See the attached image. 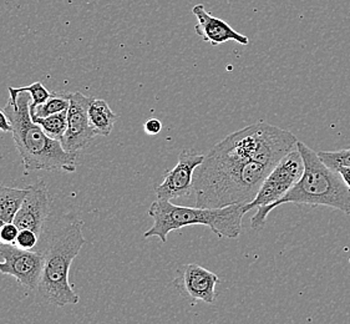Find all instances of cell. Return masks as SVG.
Returning <instances> with one entry per match:
<instances>
[{
	"instance_id": "13",
	"label": "cell",
	"mask_w": 350,
	"mask_h": 324,
	"mask_svg": "<svg viewBox=\"0 0 350 324\" xmlns=\"http://www.w3.org/2000/svg\"><path fill=\"white\" fill-rule=\"evenodd\" d=\"M89 121L96 136H110L118 115L112 111L105 100L94 99L89 106Z\"/></svg>"
},
{
	"instance_id": "10",
	"label": "cell",
	"mask_w": 350,
	"mask_h": 324,
	"mask_svg": "<svg viewBox=\"0 0 350 324\" xmlns=\"http://www.w3.org/2000/svg\"><path fill=\"white\" fill-rule=\"evenodd\" d=\"M27 190V196L15 215L14 224L19 230H31L42 237L51 211L49 189L46 183L40 180L28 186Z\"/></svg>"
},
{
	"instance_id": "15",
	"label": "cell",
	"mask_w": 350,
	"mask_h": 324,
	"mask_svg": "<svg viewBox=\"0 0 350 324\" xmlns=\"http://www.w3.org/2000/svg\"><path fill=\"white\" fill-rule=\"evenodd\" d=\"M69 92L65 94H56L53 92L50 95L49 99L46 100L44 104L38 106L33 111H30L31 119H40V118H48L51 115L62 113L69 109Z\"/></svg>"
},
{
	"instance_id": "9",
	"label": "cell",
	"mask_w": 350,
	"mask_h": 324,
	"mask_svg": "<svg viewBox=\"0 0 350 324\" xmlns=\"http://www.w3.org/2000/svg\"><path fill=\"white\" fill-rule=\"evenodd\" d=\"M69 101L68 129L62 145L66 152L79 154L96 137L88 115L92 98H88L81 92H69Z\"/></svg>"
},
{
	"instance_id": "12",
	"label": "cell",
	"mask_w": 350,
	"mask_h": 324,
	"mask_svg": "<svg viewBox=\"0 0 350 324\" xmlns=\"http://www.w3.org/2000/svg\"><path fill=\"white\" fill-rule=\"evenodd\" d=\"M192 14L197 19L195 27L197 36L212 46H217L227 42H236L241 45L250 44V39L247 36L239 34L222 19L211 15L203 4H197L192 8Z\"/></svg>"
},
{
	"instance_id": "14",
	"label": "cell",
	"mask_w": 350,
	"mask_h": 324,
	"mask_svg": "<svg viewBox=\"0 0 350 324\" xmlns=\"http://www.w3.org/2000/svg\"><path fill=\"white\" fill-rule=\"evenodd\" d=\"M25 189H13L0 185V227L14 222L15 215L27 196Z\"/></svg>"
},
{
	"instance_id": "7",
	"label": "cell",
	"mask_w": 350,
	"mask_h": 324,
	"mask_svg": "<svg viewBox=\"0 0 350 324\" xmlns=\"http://www.w3.org/2000/svg\"><path fill=\"white\" fill-rule=\"evenodd\" d=\"M42 265L44 256L40 251H27L15 245L0 243V273L14 277L23 288L38 289Z\"/></svg>"
},
{
	"instance_id": "23",
	"label": "cell",
	"mask_w": 350,
	"mask_h": 324,
	"mask_svg": "<svg viewBox=\"0 0 350 324\" xmlns=\"http://www.w3.org/2000/svg\"><path fill=\"white\" fill-rule=\"evenodd\" d=\"M340 176L343 177L344 183H347L350 187V167H340L338 170Z\"/></svg>"
},
{
	"instance_id": "16",
	"label": "cell",
	"mask_w": 350,
	"mask_h": 324,
	"mask_svg": "<svg viewBox=\"0 0 350 324\" xmlns=\"http://www.w3.org/2000/svg\"><path fill=\"white\" fill-rule=\"evenodd\" d=\"M33 121L42 127L44 133L53 140L62 142L68 129V110Z\"/></svg>"
},
{
	"instance_id": "22",
	"label": "cell",
	"mask_w": 350,
	"mask_h": 324,
	"mask_svg": "<svg viewBox=\"0 0 350 324\" xmlns=\"http://www.w3.org/2000/svg\"><path fill=\"white\" fill-rule=\"evenodd\" d=\"M0 131L12 133V125H10L7 113H4V110H0Z\"/></svg>"
},
{
	"instance_id": "20",
	"label": "cell",
	"mask_w": 350,
	"mask_h": 324,
	"mask_svg": "<svg viewBox=\"0 0 350 324\" xmlns=\"http://www.w3.org/2000/svg\"><path fill=\"white\" fill-rule=\"evenodd\" d=\"M19 228L15 225L14 222L7 224V225L0 227V243L1 245H15L18 234H19Z\"/></svg>"
},
{
	"instance_id": "19",
	"label": "cell",
	"mask_w": 350,
	"mask_h": 324,
	"mask_svg": "<svg viewBox=\"0 0 350 324\" xmlns=\"http://www.w3.org/2000/svg\"><path fill=\"white\" fill-rule=\"evenodd\" d=\"M38 243H39V234H36L31 230H21L15 242V246L19 247L21 249L34 251Z\"/></svg>"
},
{
	"instance_id": "4",
	"label": "cell",
	"mask_w": 350,
	"mask_h": 324,
	"mask_svg": "<svg viewBox=\"0 0 350 324\" xmlns=\"http://www.w3.org/2000/svg\"><path fill=\"white\" fill-rule=\"evenodd\" d=\"M297 148L304 163L301 180L277 202L257 208L256 215L251 219L253 230L259 231L266 225L268 215L284 204H310L313 207L327 206L350 215V187L344 183L340 174L328 167L321 160L318 152L304 142H297Z\"/></svg>"
},
{
	"instance_id": "1",
	"label": "cell",
	"mask_w": 350,
	"mask_h": 324,
	"mask_svg": "<svg viewBox=\"0 0 350 324\" xmlns=\"http://www.w3.org/2000/svg\"><path fill=\"white\" fill-rule=\"evenodd\" d=\"M271 171L266 165L253 161L219 141L204 155L195 171L196 207L222 208L251 204Z\"/></svg>"
},
{
	"instance_id": "18",
	"label": "cell",
	"mask_w": 350,
	"mask_h": 324,
	"mask_svg": "<svg viewBox=\"0 0 350 324\" xmlns=\"http://www.w3.org/2000/svg\"><path fill=\"white\" fill-rule=\"evenodd\" d=\"M23 90L28 92L31 96V101H30V111H33L38 106L44 104L46 100L49 99L51 92L40 83L36 81L34 84L29 85V86H24L21 87Z\"/></svg>"
},
{
	"instance_id": "5",
	"label": "cell",
	"mask_w": 350,
	"mask_h": 324,
	"mask_svg": "<svg viewBox=\"0 0 350 324\" xmlns=\"http://www.w3.org/2000/svg\"><path fill=\"white\" fill-rule=\"evenodd\" d=\"M248 210L245 204H232L222 208H202L177 206L171 201L156 200L148 208V216L154 225L144 237H159L166 243L168 233L187 226L208 227L218 239H237L242 233V221Z\"/></svg>"
},
{
	"instance_id": "11",
	"label": "cell",
	"mask_w": 350,
	"mask_h": 324,
	"mask_svg": "<svg viewBox=\"0 0 350 324\" xmlns=\"http://www.w3.org/2000/svg\"><path fill=\"white\" fill-rule=\"evenodd\" d=\"M219 278L216 273L203 268L196 263L185 265L178 269L174 284L183 296L192 301H201L204 303L216 302V284Z\"/></svg>"
},
{
	"instance_id": "8",
	"label": "cell",
	"mask_w": 350,
	"mask_h": 324,
	"mask_svg": "<svg viewBox=\"0 0 350 324\" xmlns=\"http://www.w3.org/2000/svg\"><path fill=\"white\" fill-rule=\"evenodd\" d=\"M204 155L195 150H183L178 155L175 167L167 171L162 183L156 186L154 193L159 200L171 201L186 198L193 192V175L197 167L202 163Z\"/></svg>"
},
{
	"instance_id": "17",
	"label": "cell",
	"mask_w": 350,
	"mask_h": 324,
	"mask_svg": "<svg viewBox=\"0 0 350 324\" xmlns=\"http://www.w3.org/2000/svg\"><path fill=\"white\" fill-rule=\"evenodd\" d=\"M318 155L332 170L338 171L340 167H350V148L340 151H321Z\"/></svg>"
},
{
	"instance_id": "2",
	"label": "cell",
	"mask_w": 350,
	"mask_h": 324,
	"mask_svg": "<svg viewBox=\"0 0 350 324\" xmlns=\"http://www.w3.org/2000/svg\"><path fill=\"white\" fill-rule=\"evenodd\" d=\"M8 90L9 100L3 110L12 125L13 140L21 157L24 174L28 175L34 171L75 172L79 154L66 152L62 142L53 140L33 121L30 94L13 86Z\"/></svg>"
},
{
	"instance_id": "21",
	"label": "cell",
	"mask_w": 350,
	"mask_h": 324,
	"mask_svg": "<svg viewBox=\"0 0 350 324\" xmlns=\"http://www.w3.org/2000/svg\"><path fill=\"white\" fill-rule=\"evenodd\" d=\"M145 133L148 135H157L161 133L162 124L161 121L157 119H148L145 122Z\"/></svg>"
},
{
	"instance_id": "3",
	"label": "cell",
	"mask_w": 350,
	"mask_h": 324,
	"mask_svg": "<svg viewBox=\"0 0 350 324\" xmlns=\"http://www.w3.org/2000/svg\"><path fill=\"white\" fill-rule=\"evenodd\" d=\"M83 225L80 219H60L40 237L44 265L36 293L44 303L65 307L80 301L69 283V269L86 242Z\"/></svg>"
},
{
	"instance_id": "6",
	"label": "cell",
	"mask_w": 350,
	"mask_h": 324,
	"mask_svg": "<svg viewBox=\"0 0 350 324\" xmlns=\"http://www.w3.org/2000/svg\"><path fill=\"white\" fill-rule=\"evenodd\" d=\"M303 171V159L298 148H295L284 156L268 174L256 198L251 204H245L247 210L251 211L253 208L265 207L277 202L301 180Z\"/></svg>"
}]
</instances>
